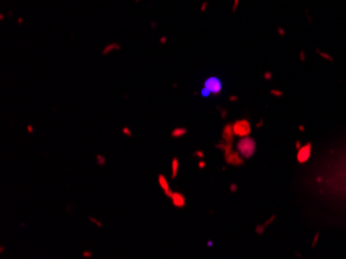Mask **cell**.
Returning <instances> with one entry per match:
<instances>
[{
    "mask_svg": "<svg viewBox=\"0 0 346 259\" xmlns=\"http://www.w3.org/2000/svg\"><path fill=\"white\" fill-rule=\"evenodd\" d=\"M208 9V2L205 0V2H202V5H200V13H207Z\"/></svg>",
    "mask_w": 346,
    "mask_h": 259,
    "instance_id": "20",
    "label": "cell"
},
{
    "mask_svg": "<svg viewBox=\"0 0 346 259\" xmlns=\"http://www.w3.org/2000/svg\"><path fill=\"white\" fill-rule=\"evenodd\" d=\"M213 245H214V242H213V241H207V247H213Z\"/></svg>",
    "mask_w": 346,
    "mask_h": 259,
    "instance_id": "35",
    "label": "cell"
},
{
    "mask_svg": "<svg viewBox=\"0 0 346 259\" xmlns=\"http://www.w3.org/2000/svg\"><path fill=\"white\" fill-rule=\"evenodd\" d=\"M338 174H340V186H341V189H343V192L346 194V158H345V165H343V168H341L340 171H338Z\"/></svg>",
    "mask_w": 346,
    "mask_h": 259,
    "instance_id": "12",
    "label": "cell"
},
{
    "mask_svg": "<svg viewBox=\"0 0 346 259\" xmlns=\"http://www.w3.org/2000/svg\"><path fill=\"white\" fill-rule=\"evenodd\" d=\"M300 59H301V61H304V59H306V58H304V51H301V53H300Z\"/></svg>",
    "mask_w": 346,
    "mask_h": 259,
    "instance_id": "36",
    "label": "cell"
},
{
    "mask_svg": "<svg viewBox=\"0 0 346 259\" xmlns=\"http://www.w3.org/2000/svg\"><path fill=\"white\" fill-rule=\"evenodd\" d=\"M203 87H207V89L210 90L213 96H219L220 92H222V89H223V84L220 81V78H217V76H208L203 81Z\"/></svg>",
    "mask_w": 346,
    "mask_h": 259,
    "instance_id": "3",
    "label": "cell"
},
{
    "mask_svg": "<svg viewBox=\"0 0 346 259\" xmlns=\"http://www.w3.org/2000/svg\"><path fill=\"white\" fill-rule=\"evenodd\" d=\"M197 166H199V169H203V168L207 166V161H205L203 158H200V160H199V163H197Z\"/></svg>",
    "mask_w": 346,
    "mask_h": 259,
    "instance_id": "23",
    "label": "cell"
},
{
    "mask_svg": "<svg viewBox=\"0 0 346 259\" xmlns=\"http://www.w3.org/2000/svg\"><path fill=\"white\" fill-rule=\"evenodd\" d=\"M158 42H160V45H166V44H168V37H166V36H162L160 39H158Z\"/></svg>",
    "mask_w": 346,
    "mask_h": 259,
    "instance_id": "25",
    "label": "cell"
},
{
    "mask_svg": "<svg viewBox=\"0 0 346 259\" xmlns=\"http://www.w3.org/2000/svg\"><path fill=\"white\" fill-rule=\"evenodd\" d=\"M310 154H312V144L307 143V144H304V146H301L298 149V154H296V160H298V163H301V165H303V163L309 161Z\"/></svg>",
    "mask_w": 346,
    "mask_h": 259,
    "instance_id": "5",
    "label": "cell"
},
{
    "mask_svg": "<svg viewBox=\"0 0 346 259\" xmlns=\"http://www.w3.org/2000/svg\"><path fill=\"white\" fill-rule=\"evenodd\" d=\"M106 163H107V158H106L102 154H98L96 155V165L98 166H106Z\"/></svg>",
    "mask_w": 346,
    "mask_h": 259,
    "instance_id": "13",
    "label": "cell"
},
{
    "mask_svg": "<svg viewBox=\"0 0 346 259\" xmlns=\"http://www.w3.org/2000/svg\"><path fill=\"white\" fill-rule=\"evenodd\" d=\"M81 256L84 258V259H92L93 258V251H90V250H84L81 253Z\"/></svg>",
    "mask_w": 346,
    "mask_h": 259,
    "instance_id": "16",
    "label": "cell"
},
{
    "mask_svg": "<svg viewBox=\"0 0 346 259\" xmlns=\"http://www.w3.org/2000/svg\"><path fill=\"white\" fill-rule=\"evenodd\" d=\"M239 2H241V0H233V6H231V11H233V13H236V9L239 6Z\"/></svg>",
    "mask_w": 346,
    "mask_h": 259,
    "instance_id": "22",
    "label": "cell"
},
{
    "mask_svg": "<svg viewBox=\"0 0 346 259\" xmlns=\"http://www.w3.org/2000/svg\"><path fill=\"white\" fill-rule=\"evenodd\" d=\"M236 149L239 151V154L242 155L245 160L252 158L256 152V141L252 138V137H241L239 141L236 143Z\"/></svg>",
    "mask_w": 346,
    "mask_h": 259,
    "instance_id": "1",
    "label": "cell"
},
{
    "mask_svg": "<svg viewBox=\"0 0 346 259\" xmlns=\"http://www.w3.org/2000/svg\"><path fill=\"white\" fill-rule=\"evenodd\" d=\"M228 100H230L231 102H236V101L239 100V96H236V95H231V96H230V98H228Z\"/></svg>",
    "mask_w": 346,
    "mask_h": 259,
    "instance_id": "30",
    "label": "cell"
},
{
    "mask_svg": "<svg viewBox=\"0 0 346 259\" xmlns=\"http://www.w3.org/2000/svg\"><path fill=\"white\" fill-rule=\"evenodd\" d=\"M214 147H216V149L223 151V149H225V141H223V140H220V141H217V143L214 144Z\"/></svg>",
    "mask_w": 346,
    "mask_h": 259,
    "instance_id": "19",
    "label": "cell"
},
{
    "mask_svg": "<svg viewBox=\"0 0 346 259\" xmlns=\"http://www.w3.org/2000/svg\"><path fill=\"white\" fill-rule=\"evenodd\" d=\"M238 191V185L236 183H231L230 185V192H236Z\"/></svg>",
    "mask_w": 346,
    "mask_h": 259,
    "instance_id": "28",
    "label": "cell"
},
{
    "mask_svg": "<svg viewBox=\"0 0 346 259\" xmlns=\"http://www.w3.org/2000/svg\"><path fill=\"white\" fill-rule=\"evenodd\" d=\"M17 25H24V19H22V17L17 19Z\"/></svg>",
    "mask_w": 346,
    "mask_h": 259,
    "instance_id": "33",
    "label": "cell"
},
{
    "mask_svg": "<svg viewBox=\"0 0 346 259\" xmlns=\"http://www.w3.org/2000/svg\"><path fill=\"white\" fill-rule=\"evenodd\" d=\"M317 53H318V54H320V56H323V58H324V59H328V61H332V59H334V58H331L329 54H326V53H321L320 50H317Z\"/></svg>",
    "mask_w": 346,
    "mask_h": 259,
    "instance_id": "24",
    "label": "cell"
},
{
    "mask_svg": "<svg viewBox=\"0 0 346 259\" xmlns=\"http://www.w3.org/2000/svg\"><path fill=\"white\" fill-rule=\"evenodd\" d=\"M200 95H202V96H203V98H208V96H213V95H211V92H210V90H208V89H207V87H202V89H200Z\"/></svg>",
    "mask_w": 346,
    "mask_h": 259,
    "instance_id": "17",
    "label": "cell"
},
{
    "mask_svg": "<svg viewBox=\"0 0 346 259\" xmlns=\"http://www.w3.org/2000/svg\"><path fill=\"white\" fill-rule=\"evenodd\" d=\"M112 51H121V44H118V42H112V44H107L104 48H102L101 54L106 58V56H109Z\"/></svg>",
    "mask_w": 346,
    "mask_h": 259,
    "instance_id": "9",
    "label": "cell"
},
{
    "mask_svg": "<svg viewBox=\"0 0 346 259\" xmlns=\"http://www.w3.org/2000/svg\"><path fill=\"white\" fill-rule=\"evenodd\" d=\"M121 134L124 137H127V138H132V137H134V132H132L131 127H127V126H124V127L121 129Z\"/></svg>",
    "mask_w": 346,
    "mask_h": 259,
    "instance_id": "14",
    "label": "cell"
},
{
    "mask_svg": "<svg viewBox=\"0 0 346 259\" xmlns=\"http://www.w3.org/2000/svg\"><path fill=\"white\" fill-rule=\"evenodd\" d=\"M234 132H233V123H227L222 129V140L225 141V144H233L234 140Z\"/></svg>",
    "mask_w": 346,
    "mask_h": 259,
    "instance_id": "7",
    "label": "cell"
},
{
    "mask_svg": "<svg viewBox=\"0 0 346 259\" xmlns=\"http://www.w3.org/2000/svg\"><path fill=\"white\" fill-rule=\"evenodd\" d=\"M223 160H225L227 165L231 166H242L245 163V158L239 154V151H233V144H225V149H223Z\"/></svg>",
    "mask_w": 346,
    "mask_h": 259,
    "instance_id": "2",
    "label": "cell"
},
{
    "mask_svg": "<svg viewBox=\"0 0 346 259\" xmlns=\"http://www.w3.org/2000/svg\"><path fill=\"white\" fill-rule=\"evenodd\" d=\"M157 180H158V186H160V188H162V191L165 192V196H166V197H168V199L171 200V197H172L174 191H172V189H171V186H169V182H168V178H166V176H165V174H158Z\"/></svg>",
    "mask_w": 346,
    "mask_h": 259,
    "instance_id": "6",
    "label": "cell"
},
{
    "mask_svg": "<svg viewBox=\"0 0 346 259\" xmlns=\"http://www.w3.org/2000/svg\"><path fill=\"white\" fill-rule=\"evenodd\" d=\"M264 78H265V79H272V73H270V71H265Z\"/></svg>",
    "mask_w": 346,
    "mask_h": 259,
    "instance_id": "31",
    "label": "cell"
},
{
    "mask_svg": "<svg viewBox=\"0 0 346 259\" xmlns=\"http://www.w3.org/2000/svg\"><path fill=\"white\" fill-rule=\"evenodd\" d=\"M193 157H197V158H203L205 157V152L203 151H200V149H197V151H194V152H193Z\"/></svg>",
    "mask_w": 346,
    "mask_h": 259,
    "instance_id": "18",
    "label": "cell"
},
{
    "mask_svg": "<svg viewBox=\"0 0 346 259\" xmlns=\"http://www.w3.org/2000/svg\"><path fill=\"white\" fill-rule=\"evenodd\" d=\"M171 203H172V207H176V208H178V209L185 208V207H186V199H185L183 192L174 191L172 197H171Z\"/></svg>",
    "mask_w": 346,
    "mask_h": 259,
    "instance_id": "8",
    "label": "cell"
},
{
    "mask_svg": "<svg viewBox=\"0 0 346 259\" xmlns=\"http://www.w3.org/2000/svg\"><path fill=\"white\" fill-rule=\"evenodd\" d=\"M89 222H92L93 225H96L98 228H102V227H104V223H102L101 220H98L96 217H93V216H89Z\"/></svg>",
    "mask_w": 346,
    "mask_h": 259,
    "instance_id": "15",
    "label": "cell"
},
{
    "mask_svg": "<svg viewBox=\"0 0 346 259\" xmlns=\"http://www.w3.org/2000/svg\"><path fill=\"white\" fill-rule=\"evenodd\" d=\"M178 168H180V160H178L177 157H172V160H171V178L177 177Z\"/></svg>",
    "mask_w": 346,
    "mask_h": 259,
    "instance_id": "10",
    "label": "cell"
},
{
    "mask_svg": "<svg viewBox=\"0 0 346 259\" xmlns=\"http://www.w3.org/2000/svg\"><path fill=\"white\" fill-rule=\"evenodd\" d=\"M219 113H220V116H222L223 120H225V118H227V113H228V110H227V109H223V107H219Z\"/></svg>",
    "mask_w": 346,
    "mask_h": 259,
    "instance_id": "21",
    "label": "cell"
},
{
    "mask_svg": "<svg viewBox=\"0 0 346 259\" xmlns=\"http://www.w3.org/2000/svg\"><path fill=\"white\" fill-rule=\"evenodd\" d=\"M171 134V138H183V137L188 134V129L186 127H176L169 132Z\"/></svg>",
    "mask_w": 346,
    "mask_h": 259,
    "instance_id": "11",
    "label": "cell"
},
{
    "mask_svg": "<svg viewBox=\"0 0 346 259\" xmlns=\"http://www.w3.org/2000/svg\"><path fill=\"white\" fill-rule=\"evenodd\" d=\"M26 132H28V134H34V126L28 124V126H26Z\"/></svg>",
    "mask_w": 346,
    "mask_h": 259,
    "instance_id": "26",
    "label": "cell"
},
{
    "mask_svg": "<svg viewBox=\"0 0 346 259\" xmlns=\"http://www.w3.org/2000/svg\"><path fill=\"white\" fill-rule=\"evenodd\" d=\"M151 28H152V30L157 28V22H151Z\"/></svg>",
    "mask_w": 346,
    "mask_h": 259,
    "instance_id": "34",
    "label": "cell"
},
{
    "mask_svg": "<svg viewBox=\"0 0 346 259\" xmlns=\"http://www.w3.org/2000/svg\"><path fill=\"white\" fill-rule=\"evenodd\" d=\"M134 2H135V3H138V2H140V0H134Z\"/></svg>",
    "mask_w": 346,
    "mask_h": 259,
    "instance_id": "37",
    "label": "cell"
},
{
    "mask_svg": "<svg viewBox=\"0 0 346 259\" xmlns=\"http://www.w3.org/2000/svg\"><path fill=\"white\" fill-rule=\"evenodd\" d=\"M272 95H273V96H283V92H279V90H272V92H270Z\"/></svg>",
    "mask_w": 346,
    "mask_h": 259,
    "instance_id": "27",
    "label": "cell"
},
{
    "mask_svg": "<svg viewBox=\"0 0 346 259\" xmlns=\"http://www.w3.org/2000/svg\"><path fill=\"white\" fill-rule=\"evenodd\" d=\"M233 132L236 137H248L250 132H252V124L248 123V120L242 118V120H236L233 123Z\"/></svg>",
    "mask_w": 346,
    "mask_h": 259,
    "instance_id": "4",
    "label": "cell"
},
{
    "mask_svg": "<svg viewBox=\"0 0 346 259\" xmlns=\"http://www.w3.org/2000/svg\"><path fill=\"white\" fill-rule=\"evenodd\" d=\"M278 34H279V36H284V34H286V31H284L283 28H278Z\"/></svg>",
    "mask_w": 346,
    "mask_h": 259,
    "instance_id": "32",
    "label": "cell"
},
{
    "mask_svg": "<svg viewBox=\"0 0 346 259\" xmlns=\"http://www.w3.org/2000/svg\"><path fill=\"white\" fill-rule=\"evenodd\" d=\"M256 233H258V234H262V233H264V225H258V227H256Z\"/></svg>",
    "mask_w": 346,
    "mask_h": 259,
    "instance_id": "29",
    "label": "cell"
}]
</instances>
